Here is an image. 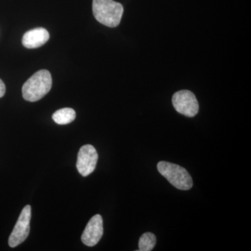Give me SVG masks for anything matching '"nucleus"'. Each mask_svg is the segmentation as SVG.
Here are the masks:
<instances>
[{
	"mask_svg": "<svg viewBox=\"0 0 251 251\" xmlns=\"http://www.w3.org/2000/svg\"><path fill=\"white\" fill-rule=\"evenodd\" d=\"M52 85L50 73L46 69L39 71L29 77L23 85V98L27 101H37L49 93Z\"/></svg>",
	"mask_w": 251,
	"mask_h": 251,
	"instance_id": "nucleus-1",
	"label": "nucleus"
},
{
	"mask_svg": "<svg viewBox=\"0 0 251 251\" xmlns=\"http://www.w3.org/2000/svg\"><path fill=\"white\" fill-rule=\"evenodd\" d=\"M92 10L99 23L110 27H115L121 22L124 7L113 0H93Z\"/></svg>",
	"mask_w": 251,
	"mask_h": 251,
	"instance_id": "nucleus-2",
	"label": "nucleus"
},
{
	"mask_svg": "<svg viewBox=\"0 0 251 251\" xmlns=\"http://www.w3.org/2000/svg\"><path fill=\"white\" fill-rule=\"evenodd\" d=\"M157 168L160 174L178 189L187 191L193 187L192 178L183 167L169 162L161 161L157 165Z\"/></svg>",
	"mask_w": 251,
	"mask_h": 251,
	"instance_id": "nucleus-3",
	"label": "nucleus"
},
{
	"mask_svg": "<svg viewBox=\"0 0 251 251\" xmlns=\"http://www.w3.org/2000/svg\"><path fill=\"white\" fill-rule=\"evenodd\" d=\"M173 105L175 110L188 117L196 116L199 111V104L195 94L188 90H181L173 95Z\"/></svg>",
	"mask_w": 251,
	"mask_h": 251,
	"instance_id": "nucleus-4",
	"label": "nucleus"
},
{
	"mask_svg": "<svg viewBox=\"0 0 251 251\" xmlns=\"http://www.w3.org/2000/svg\"><path fill=\"white\" fill-rule=\"evenodd\" d=\"M31 209L30 205H26L21 211L17 223L9 238L10 247L15 248L22 244L30 231Z\"/></svg>",
	"mask_w": 251,
	"mask_h": 251,
	"instance_id": "nucleus-5",
	"label": "nucleus"
},
{
	"mask_svg": "<svg viewBox=\"0 0 251 251\" xmlns=\"http://www.w3.org/2000/svg\"><path fill=\"white\" fill-rule=\"evenodd\" d=\"M98 153L92 145H86L79 150L76 167L82 176H87L95 170L98 161Z\"/></svg>",
	"mask_w": 251,
	"mask_h": 251,
	"instance_id": "nucleus-6",
	"label": "nucleus"
},
{
	"mask_svg": "<svg viewBox=\"0 0 251 251\" xmlns=\"http://www.w3.org/2000/svg\"><path fill=\"white\" fill-rule=\"evenodd\" d=\"M103 234V219L99 214L94 215L89 221L81 237V240L87 247L98 244Z\"/></svg>",
	"mask_w": 251,
	"mask_h": 251,
	"instance_id": "nucleus-7",
	"label": "nucleus"
},
{
	"mask_svg": "<svg viewBox=\"0 0 251 251\" xmlns=\"http://www.w3.org/2000/svg\"><path fill=\"white\" fill-rule=\"evenodd\" d=\"M50 34L45 28L38 27L27 31L23 35V45L27 49H37L47 43Z\"/></svg>",
	"mask_w": 251,
	"mask_h": 251,
	"instance_id": "nucleus-8",
	"label": "nucleus"
},
{
	"mask_svg": "<svg viewBox=\"0 0 251 251\" xmlns=\"http://www.w3.org/2000/svg\"><path fill=\"white\" fill-rule=\"evenodd\" d=\"M76 114L74 109L65 108L60 109L52 115V120L59 125H65L70 124L75 120Z\"/></svg>",
	"mask_w": 251,
	"mask_h": 251,
	"instance_id": "nucleus-9",
	"label": "nucleus"
},
{
	"mask_svg": "<svg viewBox=\"0 0 251 251\" xmlns=\"http://www.w3.org/2000/svg\"><path fill=\"white\" fill-rule=\"evenodd\" d=\"M156 236L151 232H146L143 234L140 238L138 247L140 251H152L155 245H156Z\"/></svg>",
	"mask_w": 251,
	"mask_h": 251,
	"instance_id": "nucleus-10",
	"label": "nucleus"
},
{
	"mask_svg": "<svg viewBox=\"0 0 251 251\" xmlns=\"http://www.w3.org/2000/svg\"><path fill=\"white\" fill-rule=\"evenodd\" d=\"M5 92H6V87H5L4 82L0 79V98L4 95Z\"/></svg>",
	"mask_w": 251,
	"mask_h": 251,
	"instance_id": "nucleus-11",
	"label": "nucleus"
}]
</instances>
